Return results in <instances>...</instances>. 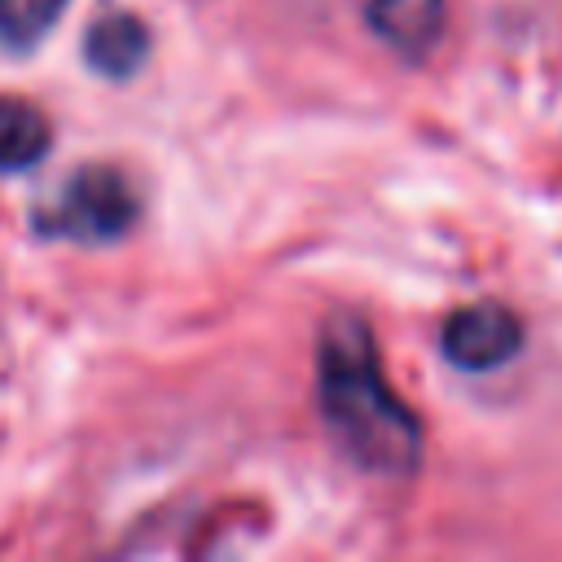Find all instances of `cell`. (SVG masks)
<instances>
[{
	"label": "cell",
	"mask_w": 562,
	"mask_h": 562,
	"mask_svg": "<svg viewBox=\"0 0 562 562\" xmlns=\"http://www.w3.org/2000/svg\"><path fill=\"white\" fill-rule=\"evenodd\" d=\"M369 26L404 57H422L443 31V0H369Z\"/></svg>",
	"instance_id": "obj_5"
},
{
	"label": "cell",
	"mask_w": 562,
	"mask_h": 562,
	"mask_svg": "<svg viewBox=\"0 0 562 562\" xmlns=\"http://www.w3.org/2000/svg\"><path fill=\"white\" fill-rule=\"evenodd\" d=\"M53 127L26 97H0V171H26L48 154Z\"/></svg>",
	"instance_id": "obj_6"
},
{
	"label": "cell",
	"mask_w": 562,
	"mask_h": 562,
	"mask_svg": "<svg viewBox=\"0 0 562 562\" xmlns=\"http://www.w3.org/2000/svg\"><path fill=\"white\" fill-rule=\"evenodd\" d=\"M149 53V31L140 18L132 13H105L88 26V40H83V57L97 75H110V79H127L136 75V66L145 61Z\"/></svg>",
	"instance_id": "obj_4"
},
{
	"label": "cell",
	"mask_w": 562,
	"mask_h": 562,
	"mask_svg": "<svg viewBox=\"0 0 562 562\" xmlns=\"http://www.w3.org/2000/svg\"><path fill=\"white\" fill-rule=\"evenodd\" d=\"M439 347L457 369L483 373V369H496V364L518 356L522 321L501 303H470V307H457L443 321Z\"/></svg>",
	"instance_id": "obj_3"
},
{
	"label": "cell",
	"mask_w": 562,
	"mask_h": 562,
	"mask_svg": "<svg viewBox=\"0 0 562 562\" xmlns=\"http://www.w3.org/2000/svg\"><path fill=\"white\" fill-rule=\"evenodd\" d=\"M316 400L347 461L382 479H404L417 470L422 457L417 417L386 386L373 338L356 316H338L321 334Z\"/></svg>",
	"instance_id": "obj_1"
},
{
	"label": "cell",
	"mask_w": 562,
	"mask_h": 562,
	"mask_svg": "<svg viewBox=\"0 0 562 562\" xmlns=\"http://www.w3.org/2000/svg\"><path fill=\"white\" fill-rule=\"evenodd\" d=\"M136 220V193L114 167H79L61 198L40 211L44 237H70V241H114Z\"/></svg>",
	"instance_id": "obj_2"
},
{
	"label": "cell",
	"mask_w": 562,
	"mask_h": 562,
	"mask_svg": "<svg viewBox=\"0 0 562 562\" xmlns=\"http://www.w3.org/2000/svg\"><path fill=\"white\" fill-rule=\"evenodd\" d=\"M66 0H0V35L9 44H35L57 18Z\"/></svg>",
	"instance_id": "obj_7"
}]
</instances>
